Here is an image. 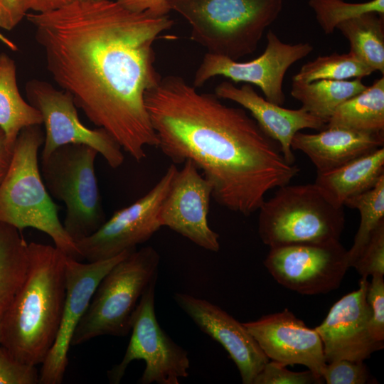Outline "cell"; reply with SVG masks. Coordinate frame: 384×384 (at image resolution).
I'll return each mask as SVG.
<instances>
[{
	"mask_svg": "<svg viewBox=\"0 0 384 384\" xmlns=\"http://www.w3.org/2000/svg\"><path fill=\"white\" fill-rule=\"evenodd\" d=\"M351 267H354L361 278L384 274V219L372 231Z\"/></svg>",
	"mask_w": 384,
	"mask_h": 384,
	"instance_id": "f546056e",
	"label": "cell"
},
{
	"mask_svg": "<svg viewBox=\"0 0 384 384\" xmlns=\"http://www.w3.org/2000/svg\"><path fill=\"white\" fill-rule=\"evenodd\" d=\"M85 1H100V0H85Z\"/></svg>",
	"mask_w": 384,
	"mask_h": 384,
	"instance_id": "b9f144b4",
	"label": "cell"
},
{
	"mask_svg": "<svg viewBox=\"0 0 384 384\" xmlns=\"http://www.w3.org/2000/svg\"><path fill=\"white\" fill-rule=\"evenodd\" d=\"M26 14L21 0H0V28L14 29Z\"/></svg>",
	"mask_w": 384,
	"mask_h": 384,
	"instance_id": "e575fe53",
	"label": "cell"
},
{
	"mask_svg": "<svg viewBox=\"0 0 384 384\" xmlns=\"http://www.w3.org/2000/svg\"><path fill=\"white\" fill-rule=\"evenodd\" d=\"M323 379L310 370L294 372L287 366L274 361H268L254 380L253 384H311L322 383Z\"/></svg>",
	"mask_w": 384,
	"mask_h": 384,
	"instance_id": "1f68e13d",
	"label": "cell"
},
{
	"mask_svg": "<svg viewBox=\"0 0 384 384\" xmlns=\"http://www.w3.org/2000/svg\"><path fill=\"white\" fill-rule=\"evenodd\" d=\"M243 324L269 359L287 366H304L321 378L326 363L321 339L289 309Z\"/></svg>",
	"mask_w": 384,
	"mask_h": 384,
	"instance_id": "e0dca14e",
	"label": "cell"
},
{
	"mask_svg": "<svg viewBox=\"0 0 384 384\" xmlns=\"http://www.w3.org/2000/svg\"><path fill=\"white\" fill-rule=\"evenodd\" d=\"M191 27V39L208 53L238 60L254 53L283 0H169Z\"/></svg>",
	"mask_w": 384,
	"mask_h": 384,
	"instance_id": "5b68a950",
	"label": "cell"
},
{
	"mask_svg": "<svg viewBox=\"0 0 384 384\" xmlns=\"http://www.w3.org/2000/svg\"><path fill=\"white\" fill-rule=\"evenodd\" d=\"M373 70L351 52L334 53L319 56L309 61L294 75L293 81L311 82L319 80H344L352 78L361 79Z\"/></svg>",
	"mask_w": 384,
	"mask_h": 384,
	"instance_id": "4316f807",
	"label": "cell"
},
{
	"mask_svg": "<svg viewBox=\"0 0 384 384\" xmlns=\"http://www.w3.org/2000/svg\"><path fill=\"white\" fill-rule=\"evenodd\" d=\"M159 262V255L150 246L136 249L118 262L97 285L71 346L101 336H127L142 295L157 278Z\"/></svg>",
	"mask_w": 384,
	"mask_h": 384,
	"instance_id": "52a82bcc",
	"label": "cell"
},
{
	"mask_svg": "<svg viewBox=\"0 0 384 384\" xmlns=\"http://www.w3.org/2000/svg\"><path fill=\"white\" fill-rule=\"evenodd\" d=\"M24 11L28 14L44 13L60 8L73 0H21Z\"/></svg>",
	"mask_w": 384,
	"mask_h": 384,
	"instance_id": "8d00e7d4",
	"label": "cell"
},
{
	"mask_svg": "<svg viewBox=\"0 0 384 384\" xmlns=\"http://www.w3.org/2000/svg\"><path fill=\"white\" fill-rule=\"evenodd\" d=\"M0 41L7 47H9V48H10L11 50H16L18 49L17 46L14 42H12L11 40L5 37L1 33H0Z\"/></svg>",
	"mask_w": 384,
	"mask_h": 384,
	"instance_id": "f35d334b",
	"label": "cell"
},
{
	"mask_svg": "<svg viewBox=\"0 0 384 384\" xmlns=\"http://www.w3.org/2000/svg\"><path fill=\"white\" fill-rule=\"evenodd\" d=\"M176 171L175 164H171L147 193L117 210L90 235L75 241L81 260H107L136 250L138 245L147 241L161 228L159 209Z\"/></svg>",
	"mask_w": 384,
	"mask_h": 384,
	"instance_id": "4fadbf2b",
	"label": "cell"
},
{
	"mask_svg": "<svg viewBox=\"0 0 384 384\" xmlns=\"http://www.w3.org/2000/svg\"><path fill=\"white\" fill-rule=\"evenodd\" d=\"M4 176H0V182L1 181V180H2L3 177H4Z\"/></svg>",
	"mask_w": 384,
	"mask_h": 384,
	"instance_id": "ab89813d",
	"label": "cell"
},
{
	"mask_svg": "<svg viewBox=\"0 0 384 384\" xmlns=\"http://www.w3.org/2000/svg\"><path fill=\"white\" fill-rule=\"evenodd\" d=\"M348 41L350 52L373 71L384 74V18L366 12L346 20L336 27Z\"/></svg>",
	"mask_w": 384,
	"mask_h": 384,
	"instance_id": "484cf974",
	"label": "cell"
},
{
	"mask_svg": "<svg viewBox=\"0 0 384 384\" xmlns=\"http://www.w3.org/2000/svg\"><path fill=\"white\" fill-rule=\"evenodd\" d=\"M366 87L359 78L319 80L311 82L293 81L291 95L302 104V109L327 124L341 104Z\"/></svg>",
	"mask_w": 384,
	"mask_h": 384,
	"instance_id": "d4e9b609",
	"label": "cell"
},
{
	"mask_svg": "<svg viewBox=\"0 0 384 384\" xmlns=\"http://www.w3.org/2000/svg\"><path fill=\"white\" fill-rule=\"evenodd\" d=\"M321 378L327 384H365L370 373L364 361L341 359L326 363Z\"/></svg>",
	"mask_w": 384,
	"mask_h": 384,
	"instance_id": "4dcf8cb0",
	"label": "cell"
},
{
	"mask_svg": "<svg viewBox=\"0 0 384 384\" xmlns=\"http://www.w3.org/2000/svg\"><path fill=\"white\" fill-rule=\"evenodd\" d=\"M366 300L371 311L370 331L373 338L384 341V280L383 275L372 276L368 282Z\"/></svg>",
	"mask_w": 384,
	"mask_h": 384,
	"instance_id": "836d02e7",
	"label": "cell"
},
{
	"mask_svg": "<svg viewBox=\"0 0 384 384\" xmlns=\"http://www.w3.org/2000/svg\"><path fill=\"white\" fill-rule=\"evenodd\" d=\"M190 160L176 171L161 201L158 220L196 245L212 252L220 249L219 235L208 222L212 186Z\"/></svg>",
	"mask_w": 384,
	"mask_h": 384,
	"instance_id": "9a60e30c",
	"label": "cell"
},
{
	"mask_svg": "<svg viewBox=\"0 0 384 384\" xmlns=\"http://www.w3.org/2000/svg\"><path fill=\"white\" fill-rule=\"evenodd\" d=\"M153 279L142 295L131 322L132 335L122 361L107 371L112 384H118L130 363L142 360L145 368L140 384H178L187 378L190 368L188 352L176 343L159 325L154 307Z\"/></svg>",
	"mask_w": 384,
	"mask_h": 384,
	"instance_id": "9c48e42d",
	"label": "cell"
},
{
	"mask_svg": "<svg viewBox=\"0 0 384 384\" xmlns=\"http://www.w3.org/2000/svg\"><path fill=\"white\" fill-rule=\"evenodd\" d=\"M97 154L86 145L66 144L41 157L43 182L48 193L65 205L63 225L74 242L105 222L95 169Z\"/></svg>",
	"mask_w": 384,
	"mask_h": 384,
	"instance_id": "ba28073f",
	"label": "cell"
},
{
	"mask_svg": "<svg viewBox=\"0 0 384 384\" xmlns=\"http://www.w3.org/2000/svg\"><path fill=\"white\" fill-rule=\"evenodd\" d=\"M28 266V243L16 228L0 222V321L23 283Z\"/></svg>",
	"mask_w": 384,
	"mask_h": 384,
	"instance_id": "cb8c5ba5",
	"label": "cell"
},
{
	"mask_svg": "<svg viewBox=\"0 0 384 384\" xmlns=\"http://www.w3.org/2000/svg\"><path fill=\"white\" fill-rule=\"evenodd\" d=\"M42 123L40 112L18 91L15 61L7 54L0 53V128L9 147L13 150L22 129Z\"/></svg>",
	"mask_w": 384,
	"mask_h": 384,
	"instance_id": "7402d4cb",
	"label": "cell"
},
{
	"mask_svg": "<svg viewBox=\"0 0 384 384\" xmlns=\"http://www.w3.org/2000/svg\"><path fill=\"white\" fill-rule=\"evenodd\" d=\"M258 210V233L270 247L340 240L345 225L343 207L314 183L279 187Z\"/></svg>",
	"mask_w": 384,
	"mask_h": 384,
	"instance_id": "8992f818",
	"label": "cell"
},
{
	"mask_svg": "<svg viewBox=\"0 0 384 384\" xmlns=\"http://www.w3.org/2000/svg\"><path fill=\"white\" fill-rule=\"evenodd\" d=\"M266 40L262 55L247 62L208 52L196 71L193 86L198 88L213 77L223 76L234 82L257 85L267 100L283 105L286 100L283 81L287 70L314 48L308 42L284 43L272 30L268 31Z\"/></svg>",
	"mask_w": 384,
	"mask_h": 384,
	"instance_id": "7c38bea8",
	"label": "cell"
},
{
	"mask_svg": "<svg viewBox=\"0 0 384 384\" xmlns=\"http://www.w3.org/2000/svg\"><path fill=\"white\" fill-rule=\"evenodd\" d=\"M326 127H341L370 133L384 132V77L341 104Z\"/></svg>",
	"mask_w": 384,
	"mask_h": 384,
	"instance_id": "603a6c76",
	"label": "cell"
},
{
	"mask_svg": "<svg viewBox=\"0 0 384 384\" xmlns=\"http://www.w3.org/2000/svg\"><path fill=\"white\" fill-rule=\"evenodd\" d=\"M13 150L11 149L6 140L3 130L0 128V176H4L11 162Z\"/></svg>",
	"mask_w": 384,
	"mask_h": 384,
	"instance_id": "74e56055",
	"label": "cell"
},
{
	"mask_svg": "<svg viewBox=\"0 0 384 384\" xmlns=\"http://www.w3.org/2000/svg\"><path fill=\"white\" fill-rule=\"evenodd\" d=\"M26 277L0 321V344L20 361L42 364L60 326L66 293V255L28 243Z\"/></svg>",
	"mask_w": 384,
	"mask_h": 384,
	"instance_id": "3957f363",
	"label": "cell"
},
{
	"mask_svg": "<svg viewBox=\"0 0 384 384\" xmlns=\"http://www.w3.org/2000/svg\"><path fill=\"white\" fill-rule=\"evenodd\" d=\"M215 95L248 110L265 132L280 144L285 159L290 164L295 163L291 147L294 134L304 129L321 131L326 127L324 120L302 107L287 109L269 102L259 95L250 84L245 83L238 87L231 82L223 81L216 86Z\"/></svg>",
	"mask_w": 384,
	"mask_h": 384,
	"instance_id": "d6986e66",
	"label": "cell"
},
{
	"mask_svg": "<svg viewBox=\"0 0 384 384\" xmlns=\"http://www.w3.org/2000/svg\"><path fill=\"white\" fill-rule=\"evenodd\" d=\"M384 175V147L338 168L317 173L314 183L336 206L372 188Z\"/></svg>",
	"mask_w": 384,
	"mask_h": 384,
	"instance_id": "44dd1931",
	"label": "cell"
},
{
	"mask_svg": "<svg viewBox=\"0 0 384 384\" xmlns=\"http://www.w3.org/2000/svg\"><path fill=\"white\" fill-rule=\"evenodd\" d=\"M264 265L279 284L304 295L338 289L350 267L339 240L270 247Z\"/></svg>",
	"mask_w": 384,
	"mask_h": 384,
	"instance_id": "30bf717a",
	"label": "cell"
},
{
	"mask_svg": "<svg viewBox=\"0 0 384 384\" xmlns=\"http://www.w3.org/2000/svg\"><path fill=\"white\" fill-rule=\"evenodd\" d=\"M220 100L175 75L161 77L144 97L157 147L174 164L191 161L218 204L249 216L269 191L289 184L301 169L245 109Z\"/></svg>",
	"mask_w": 384,
	"mask_h": 384,
	"instance_id": "7a4b0ae2",
	"label": "cell"
},
{
	"mask_svg": "<svg viewBox=\"0 0 384 384\" xmlns=\"http://www.w3.org/2000/svg\"><path fill=\"white\" fill-rule=\"evenodd\" d=\"M174 297L199 329L225 348L236 365L242 383L253 384L270 359L244 324L207 300L184 293H176Z\"/></svg>",
	"mask_w": 384,
	"mask_h": 384,
	"instance_id": "ac0fdd59",
	"label": "cell"
},
{
	"mask_svg": "<svg viewBox=\"0 0 384 384\" xmlns=\"http://www.w3.org/2000/svg\"><path fill=\"white\" fill-rule=\"evenodd\" d=\"M53 80L77 107L134 160L158 139L146 92L161 76L154 43L174 21L128 10L116 0H73L57 9L28 13Z\"/></svg>",
	"mask_w": 384,
	"mask_h": 384,
	"instance_id": "6da1fadb",
	"label": "cell"
},
{
	"mask_svg": "<svg viewBox=\"0 0 384 384\" xmlns=\"http://www.w3.org/2000/svg\"><path fill=\"white\" fill-rule=\"evenodd\" d=\"M43 142L41 125L24 128L19 133L9 166L0 182V222L21 232L27 228L38 230L67 256L81 260L41 174L38 153Z\"/></svg>",
	"mask_w": 384,
	"mask_h": 384,
	"instance_id": "277c9868",
	"label": "cell"
},
{
	"mask_svg": "<svg viewBox=\"0 0 384 384\" xmlns=\"http://www.w3.org/2000/svg\"><path fill=\"white\" fill-rule=\"evenodd\" d=\"M359 284L358 289L337 301L315 328L321 339L326 363L341 359L364 361L383 348V341L375 340L370 331L367 278H361Z\"/></svg>",
	"mask_w": 384,
	"mask_h": 384,
	"instance_id": "2e32d148",
	"label": "cell"
},
{
	"mask_svg": "<svg viewBox=\"0 0 384 384\" xmlns=\"http://www.w3.org/2000/svg\"><path fill=\"white\" fill-rule=\"evenodd\" d=\"M134 250L114 257L86 263L65 257L66 293L58 331L40 370L41 384H60L68 364L74 333L103 277Z\"/></svg>",
	"mask_w": 384,
	"mask_h": 384,
	"instance_id": "5bb4252c",
	"label": "cell"
},
{
	"mask_svg": "<svg viewBox=\"0 0 384 384\" xmlns=\"http://www.w3.org/2000/svg\"><path fill=\"white\" fill-rule=\"evenodd\" d=\"M0 340H1V323H0Z\"/></svg>",
	"mask_w": 384,
	"mask_h": 384,
	"instance_id": "60d3db41",
	"label": "cell"
},
{
	"mask_svg": "<svg viewBox=\"0 0 384 384\" xmlns=\"http://www.w3.org/2000/svg\"><path fill=\"white\" fill-rule=\"evenodd\" d=\"M122 6L134 12H147L154 16L169 15L171 11L169 0H116Z\"/></svg>",
	"mask_w": 384,
	"mask_h": 384,
	"instance_id": "d590c367",
	"label": "cell"
},
{
	"mask_svg": "<svg viewBox=\"0 0 384 384\" xmlns=\"http://www.w3.org/2000/svg\"><path fill=\"white\" fill-rule=\"evenodd\" d=\"M344 206L357 209L361 215V222L353 243L348 250L351 267L372 231L384 219V175L372 188L346 200Z\"/></svg>",
	"mask_w": 384,
	"mask_h": 384,
	"instance_id": "83f0119b",
	"label": "cell"
},
{
	"mask_svg": "<svg viewBox=\"0 0 384 384\" xmlns=\"http://www.w3.org/2000/svg\"><path fill=\"white\" fill-rule=\"evenodd\" d=\"M384 146V132L370 133L341 127H326L319 133L298 132L291 147L306 154L317 173L338 168Z\"/></svg>",
	"mask_w": 384,
	"mask_h": 384,
	"instance_id": "ffe728a7",
	"label": "cell"
},
{
	"mask_svg": "<svg viewBox=\"0 0 384 384\" xmlns=\"http://www.w3.org/2000/svg\"><path fill=\"white\" fill-rule=\"evenodd\" d=\"M28 102L41 114L45 127L41 157L66 144L95 149L113 169L120 166L124 154L119 144L102 128L90 129L80 120L71 95L48 82L31 79L25 85Z\"/></svg>",
	"mask_w": 384,
	"mask_h": 384,
	"instance_id": "8fae6325",
	"label": "cell"
},
{
	"mask_svg": "<svg viewBox=\"0 0 384 384\" xmlns=\"http://www.w3.org/2000/svg\"><path fill=\"white\" fill-rule=\"evenodd\" d=\"M36 366L16 359L0 344V384H38L40 372Z\"/></svg>",
	"mask_w": 384,
	"mask_h": 384,
	"instance_id": "d6a6232c",
	"label": "cell"
},
{
	"mask_svg": "<svg viewBox=\"0 0 384 384\" xmlns=\"http://www.w3.org/2000/svg\"><path fill=\"white\" fill-rule=\"evenodd\" d=\"M308 4L325 34H331L338 24L366 12L384 14V0L350 3L344 0H309Z\"/></svg>",
	"mask_w": 384,
	"mask_h": 384,
	"instance_id": "f1b7e54d",
	"label": "cell"
}]
</instances>
